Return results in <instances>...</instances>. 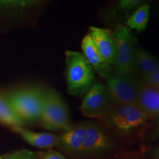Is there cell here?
Returning <instances> with one entry per match:
<instances>
[{"instance_id": "obj_1", "label": "cell", "mask_w": 159, "mask_h": 159, "mask_svg": "<svg viewBox=\"0 0 159 159\" xmlns=\"http://www.w3.org/2000/svg\"><path fill=\"white\" fill-rule=\"evenodd\" d=\"M44 90L39 85H27L9 91L4 99L24 124L39 122Z\"/></svg>"}, {"instance_id": "obj_2", "label": "cell", "mask_w": 159, "mask_h": 159, "mask_svg": "<svg viewBox=\"0 0 159 159\" xmlns=\"http://www.w3.org/2000/svg\"><path fill=\"white\" fill-rule=\"evenodd\" d=\"M66 55V81L68 94L84 97L96 83L95 71L81 52L67 50Z\"/></svg>"}, {"instance_id": "obj_3", "label": "cell", "mask_w": 159, "mask_h": 159, "mask_svg": "<svg viewBox=\"0 0 159 159\" xmlns=\"http://www.w3.org/2000/svg\"><path fill=\"white\" fill-rule=\"evenodd\" d=\"M116 44V59L113 66L114 75L136 78L135 50L136 39L131 30L123 24H119L113 33Z\"/></svg>"}, {"instance_id": "obj_4", "label": "cell", "mask_w": 159, "mask_h": 159, "mask_svg": "<svg viewBox=\"0 0 159 159\" xmlns=\"http://www.w3.org/2000/svg\"><path fill=\"white\" fill-rule=\"evenodd\" d=\"M39 122L49 130H67L73 126L69 109L62 97L53 89H45Z\"/></svg>"}, {"instance_id": "obj_5", "label": "cell", "mask_w": 159, "mask_h": 159, "mask_svg": "<svg viewBox=\"0 0 159 159\" xmlns=\"http://www.w3.org/2000/svg\"><path fill=\"white\" fill-rule=\"evenodd\" d=\"M105 88L114 105H138L139 81L137 78L112 74L105 79Z\"/></svg>"}, {"instance_id": "obj_6", "label": "cell", "mask_w": 159, "mask_h": 159, "mask_svg": "<svg viewBox=\"0 0 159 159\" xmlns=\"http://www.w3.org/2000/svg\"><path fill=\"white\" fill-rule=\"evenodd\" d=\"M102 120L120 130H130L144 125L149 120L138 105L113 104Z\"/></svg>"}, {"instance_id": "obj_7", "label": "cell", "mask_w": 159, "mask_h": 159, "mask_svg": "<svg viewBox=\"0 0 159 159\" xmlns=\"http://www.w3.org/2000/svg\"><path fill=\"white\" fill-rule=\"evenodd\" d=\"M112 105L105 85L95 83L83 97L80 111L85 117L102 120Z\"/></svg>"}, {"instance_id": "obj_8", "label": "cell", "mask_w": 159, "mask_h": 159, "mask_svg": "<svg viewBox=\"0 0 159 159\" xmlns=\"http://www.w3.org/2000/svg\"><path fill=\"white\" fill-rule=\"evenodd\" d=\"M88 34L99 55L113 67L116 59V44L112 32L91 26Z\"/></svg>"}, {"instance_id": "obj_9", "label": "cell", "mask_w": 159, "mask_h": 159, "mask_svg": "<svg viewBox=\"0 0 159 159\" xmlns=\"http://www.w3.org/2000/svg\"><path fill=\"white\" fill-rule=\"evenodd\" d=\"M108 137L102 128L95 123L87 122L84 140L80 153H97L108 148Z\"/></svg>"}, {"instance_id": "obj_10", "label": "cell", "mask_w": 159, "mask_h": 159, "mask_svg": "<svg viewBox=\"0 0 159 159\" xmlns=\"http://www.w3.org/2000/svg\"><path fill=\"white\" fill-rule=\"evenodd\" d=\"M87 122L79 123L69 130L63 131L57 136L56 146L69 154H77L80 152L86 130Z\"/></svg>"}, {"instance_id": "obj_11", "label": "cell", "mask_w": 159, "mask_h": 159, "mask_svg": "<svg viewBox=\"0 0 159 159\" xmlns=\"http://www.w3.org/2000/svg\"><path fill=\"white\" fill-rule=\"evenodd\" d=\"M138 106L149 119L159 118V88L139 81Z\"/></svg>"}, {"instance_id": "obj_12", "label": "cell", "mask_w": 159, "mask_h": 159, "mask_svg": "<svg viewBox=\"0 0 159 159\" xmlns=\"http://www.w3.org/2000/svg\"><path fill=\"white\" fill-rule=\"evenodd\" d=\"M81 49L82 54L84 55L85 59L91 66L95 72L105 79L113 74L112 66L99 55L89 34L83 39Z\"/></svg>"}, {"instance_id": "obj_13", "label": "cell", "mask_w": 159, "mask_h": 159, "mask_svg": "<svg viewBox=\"0 0 159 159\" xmlns=\"http://www.w3.org/2000/svg\"><path fill=\"white\" fill-rule=\"evenodd\" d=\"M31 146L40 149H49L56 146L57 136L49 133H37L22 128H12Z\"/></svg>"}, {"instance_id": "obj_14", "label": "cell", "mask_w": 159, "mask_h": 159, "mask_svg": "<svg viewBox=\"0 0 159 159\" xmlns=\"http://www.w3.org/2000/svg\"><path fill=\"white\" fill-rule=\"evenodd\" d=\"M135 69L142 79L159 70V61L144 49L136 48Z\"/></svg>"}, {"instance_id": "obj_15", "label": "cell", "mask_w": 159, "mask_h": 159, "mask_svg": "<svg viewBox=\"0 0 159 159\" xmlns=\"http://www.w3.org/2000/svg\"><path fill=\"white\" fill-rule=\"evenodd\" d=\"M150 18V6L142 4L138 8L128 16L125 25L129 29L134 30L138 33L144 31Z\"/></svg>"}, {"instance_id": "obj_16", "label": "cell", "mask_w": 159, "mask_h": 159, "mask_svg": "<svg viewBox=\"0 0 159 159\" xmlns=\"http://www.w3.org/2000/svg\"><path fill=\"white\" fill-rule=\"evenodd\" d=\"M0 122L9 125L12 128L22 127L23 125H25L22 121L12 111L4 97L1 96H0Z\"/></svg>"}, {"instance_id": "obj_17", "label": "cell", "mask_w": 159, "mask_h": 159, "mask_svg": "<svg viewBox=\"0 0 159 159\" xmlns=\"http://www.w3.org/2000/svg\"><path fill=\"white\" fill-rule=\"evenodd\" d=\"M142 4V2L139 0H122L116 3L111 15L114 16L118 13H128L130 11H134Z\"/></svg>"}, {"instance_id": "obj_18", "label": "cell", "mask_w": 159, "mask_h": 159, "mask_svg": "<svg viewBox=\"0 0 159 159\" xmlns=\"http://www.w3.org/2000/svg\"><path fill=\"white\" fill-rule=\"evenodd\" d=\"M5 159H38L37 155L28 150H21L9 154Z\"/></svg>"}, {"instance_id": "obj_19", "label": "cell", "mask_w": 159, "mask_h": 159, "mask_svg": "<svg viewBox=\"0 0 159 159\" xmlns=\"http://www.w3.org/2000/svg\"><path fill=\"white\" fill-rule=\"evenodd\" d=\"M36 155L38 159H66L59 152L53 150H49L45 152H39Z\"/></svg>"}, {"instance_id": "obj_20", "label": "cell", "mask_w": 159, "mask_h": 159, "mask_svg": "<svg viewBox=\"0 0 159 159\" xmlns=\"http://www.w3.org/2000/svg\"><path fill=\"white\" fill-rule=\"evenodd\" d=\"M142 80L149 85L159 88V70L144 77Z\"/></svg>"}, {"instance_id": "obj_21", "label": "cell", "mask_w": 159, "mask_h": 159, "mask_svg": "<svg viewBox=\"0 0 159 159\" xmlns=\"http://www.w3.org/2000/svg\"><path fill=\"white\" fill-rule=\"evenodd\" d=\"M157 130H158V132L159 133V119L158 121V125H157Z\"/></svg>"}, {"instance_id": "obj_22", "label": "cell", "mask_w": 159, "mask_h": 159, "mask_svg": "<svg viewBox=\"0 0 159 159\" xmlns=\"http://www.w3.org/2000/svg\"><path fill=\"white\" fill-rule=\"evenodd\" d=\"M0 159H2V157H1V156H0Z\"/></svg>"}]
</instances>
